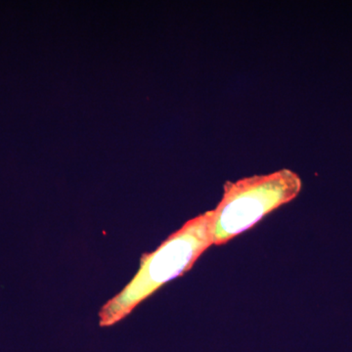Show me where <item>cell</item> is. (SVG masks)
I'll return each instance as SVG.
<instances>
[{"label":"cell","mask_w":352,"mask_h":352,"mask_svg":"<svg viewBox=\"0 0 352 352\" xmlns=\"http://www.w3.org/2000/svg\"><path fill=\"white\" fill-rule=\"evenodd\" d=\"M212 215L214 210H208L188 220L156 251L143 254L133 279L101 307V327H110L126 318L164 284L193 267L201 254L214 245Z\"/></svg>","instance_id":"cell-1"},{"label":"cell","mask_w":352,"mask_h":352,"mask_svg":"<svg viewBox=\"0 0 352 352\" xmlns=\"http://www.w3.org/2000/svg\"><path fill=\"white\" fill-rule=\"evenodd\" d=\"M302 182L295 171L283 168L270 175L226 182L212 215V242L222 245L251 229L264 217L296 199Z\"/></svg>","instance_id":"cell-2"}]
</instances>
